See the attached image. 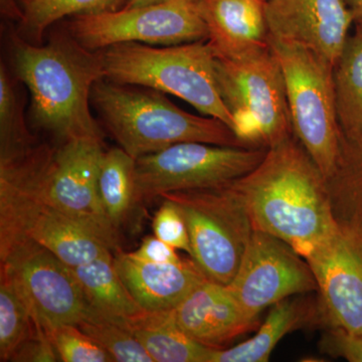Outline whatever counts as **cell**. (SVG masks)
Wrapping results in <instances>:
<instances>
[{"label": "cell", "instance_id": "d4e9b609", "mask_svg": "<svg viewBox=\"0 0 362 362\" xmlns=\"http://www.w3.org/2000/svg\"><path fill=\"white\" fill-rule=\"evenodd\" d=\"M21 11L16 33L32 44H42L45 33L51 25L80 14L116 11L126 0H16Z\"/></svg>", "mask_w": 362, "mask_h": 362}, {"label": "cell", "instance_id": "7a4b0ae2", "mask_svg": "<svg viewBox=\"0 0 362 362\" xmlns=\"http://www.w3.org/2000/svg\"><path fill=\"white\" fill-rule=\"evenodd\" d=\"M14 76L30 90L33 125L57 143L80 138L103 140L90 110V94L104 78L99 52L86 49L66 32L35 45L11 35Z\"/></svg>", "mask_w": 362, "mask_h": 362}, {"label": "cell", "instance_id": "2e32d148", "mask_svg": "<svg viewBox=\"0 0 362 362\" xmlns=\"http://www.w3.org/2000/svg\"><path fill=\"white\" fill-rule=\"evenodd\" d=\"M171 311L185 334L211 349H221L258 326V321L246 315L228 286L209 279Z\"/></svg>", "mask_w": 362, "mask_h": 362}, {"label": "cell", "instance_id": "e575fe53", "mask_svg": "<svg viewBox=\"0 0 362 362\" xmlns=\"http://www.w3.org/2000/svg\"><path fill=\"white\" fill-rule=\"evenodd\" d=\"M354 18V23L362 18V0H343Z\"/></svg>", "mask_w": 362, "mask_h": 362}, {"label": "cell", "instance_id": "4316f807", "mask_svg": "<svg viewBox=\"0 0 362 362\" xmlns=\"http://www.w3.org/2000/svg\"><path fill=\"white\" fill-rule=\"evenodd\" d=\"M16 76L0 66V160L14 158L37 144L30 132L23 113V102L16 87Z\"/></svg>", "mask_w": 362, "mask_h": 362}, {"label": "cell", "instance_id": "d6986e66", "mask_svg": "<svg viewBox=\"0 0 362 362\" xmlns=\"http://www.w3.org/2000/svg\"><path fill=\"white\" fill-rule=\"evenodd\" d=\"M318 320L324 321L320 303L287 298L272 306L254 337L230 349H214L209 362L269 361L283 337Z\"/></svg>", "mask_w": 362, "mask_h": 362}, {"label": "cell", "instance_id": "7402d4cb", "mask_svg": "<svg viewBox=\"0 0 362 362\" xmlns=\"http://www.w3.org/2000/svg\"><path fill=\"white\" fill-rule=\"evenodd\" d=\"M73 270L84 290L88 303L95 310L126 320L144 311L124 284L112 255L76 267Z\"/></svg>", "mask_w": 362, "mask_h": 362}, {"label": "cell", "instance_id": "4fadbf2b", "mask_svg": "<svg viewBox=\"0 0 362 362\" xmlns=\"http://www.w3.org/2000/svg\"><path fill=\"white\" fill-rule=\"evenodd\" d=\"M251 320L293 295L317 291L308 262L284 240L254 230L239 270L228 285Z\"/></svg>", "mask_w": 362, "mask_h": 362}, {"label": "cell", "instance_id": "1f68e13d", "mask_svg": "<svg viewBox=\"0 0 362 362\" xmlns=\"http://www.w3.org/2000/svg\"><path fill=\"white\" fill-rule=\"evenodd\" d=\"M11 361L56 362L59 361V358L49 333L47 330H42L23 343L14 354Z\"/></svg>", "mask_w": 362, "mask_h": 362}, {"label": "cell", "instance_id": "603a6c76", "mask_svg": "<svg viewBox=\"0 0 362 362\" xmlns=\"http://www.w3.org/2000/svg\"><path fill=\"white\" fill-rule=\"evenodd\" d=\"M335 102L341 134L362 135V37L350 35L333 66Z\"/></svg>", "mask_w": 362, "mask_h": 362}, {"label": "cell", "instance_id": "74e56055", "mask_svg": "<svg viewBox=\"0 0 362 362\" xmlns=\"http://www.w3.org/2000/svg\"><path fill=\"white\" fill-rule=\"evenodd\" d=\"M354 25H356V33H358V35H361L362 37V18L361 20L356 21Z\"/></svg>", "mask_w": 362, "mask_h": 362}, {"label": "cell", "instance_id": "4dcf8cb0", "mask_svg": "<svg viewBox=\"0 0 362 362\" xmlns=\"http://www.w3.org/2000/svg\"><path fill=\"white\" fill-rule=\"evenodd\" d=\"M323 354L341 357L350 362H362V332H349L329 327L319 342Z\"/></svg>", "mask_w": 362, "mask_h": 362}, {"label": "cell", "instance_id": "ac0fdd59", "mask_svg": "<svg viewBox=\"0 0 362 362\" xmlns=\"http://www.w3.org/2000/svg\"><path fill=\"white\" fill-rule=\"evenodd\" d=\"M216 56L237 57L270 45L262 0H197Z\"/></svg>", "mask_w": 362, "mask_h": 362}, {"label": "cell", "instance_id": "9c48e42d", "mask_svg": "<svg viewBox=\"0 0 362 362\" xmlns=\"http://www.w3.org/2000/svg\"><path fill=\"white\" fill-rule=\"evenodd\" d=\"M266 148L178 143L136 159V204L168 192L226 185L251 173L263 160Z\"/></svg>", "mask_w": 362, "mask_h": 362}, {"label": "cell", "instance_id": "d6a6232c", "mask_svg": "<svg viewBox=\"0 0 362 362\" xmlns=\"http://www.w3.org/2000/svg\"><path fill=\"white\" fill-rule=\"evenodd\" d=\"M135 258L156 264H180L183 259L178 256L175 247L166 244L156 235H149L142 240L136 251L131 252Z\"/></svg>", "mask_w": 362, "mask_h": 362}, {"label": "cell", "instance_id": "8fae6325", "mask_svg": "<svg viewBox=\"0 0 362 362\" xmlns=\"http://www.w3.org/2000/svg\"><path fill=\"white\" fill-rule=\"evenodd\" d=\"M28 239L76 268L112 250L92 233L42 202L16 173L0 166V247Z\"/></svg>", "mask_w": 362, "mask_h": 362}, {"label": "cell", "instance_id": "6da1fadb", "mask_svg": "<svg viewBox=\"0 0 362 362\" xmlns=\"http://www.w3.org/2000/svg\"><path fill=\"white\" fill-rule=\"evenodd\" d=\"M230 185L254 230L284 240L303 258L338 230L325 176L294 135Z\"/></svg>", "mask_w": 362, "mask_h": 362}, {"label": "cell", "instance_id": "484cf974", "mask_svg": "<svg viewBox=\"0 0 362 362\" xmlns=\"http://www.w3.org/2000/svg\"><path fill=\"white\" fill-rule=\"evenodd\" d=\"M45 330L35 320L13 281L1 271L0 279V361H11L23 343Z\"/></svg>", "mask_w": 362, "mask_h": 362}, {"label": "cell", "instance_id": "9a60e30c", "mask_svg": "<svg viewBox=\"0 0 362 362\" xmlns=\"http://www.w3.org/2000/svg\"><path fill=\"white\" fill-rule=\"evenodd\" d=\"M305 259L315 277L324 321L362 332V257L351 239L338 228Z\"/></svg>", "mask_w": 362, "mask_h": 362}, {"label": "cell", "instance_id": "f546056e", "mask_svg": "<svg viewBox=\"0 0 362 362\" xmlns=\"http://www.w3.org/2000/svg\"><path fill=\"white\" fill-rule=\"evenodd\" d=\"M160 199L161 206L156 211L152 223L154 235L176 250L190 255L189 233L182 214L175 202L166 199Z\"/></svg>", "mask_w": 362, "mask_h": 362}, {"label": "cell", "instance_id": "3957f363", "mask_svg": "<svg viewBox=\"0 0 362 362\" xmlns=\"http://www.w3.org/2000/svg\"><path fill=\"white\" fill-rule=\"evenodd\" d=\"M90 104L105 129L135 160L178 143L247 147L218 119L188 113L150 88L103 78L93 87Z\"/></svg>", "mask_w": 362, "mask_h": 362}, {"label": "cell", "instance_id": "cb8c5ba5", "mask_svg": "<svg viewBox=\"0 0 362 362\" xmlns=\"http://www.w3.org/2000/svg\"><path fill=\"white\" fill-rule=\"evenodd\" d=\"M136 160L121 147L105 150L99 170V194L107 218L119 230L135 201Z\"/></svg>", "mask_w": 362, "mask_h": 362}, {"label": "cell", "instance_id": "8992f818", "mask_svg": "<svg viewBox=\"0 0 362 362\" xmlns=\"http://www.w3.org/2000/svg\"><path fill=\"white\" fill-rule=\"evenodd\" d=\"M214 75L245 146L268 149L293 135L284 77L271 45L230 58L214 54Z\"/></svg>", "mask_w": 362, "mask_h": 362}, {"label": "cell", "instance_id": "f35d334b", "mask_svg": "<svg viewBox=\"0 0 362 362\" xmlns=\"http://www.w3.org/2000/svg\"><path fill=\"white\" fill-rule=\"evenodd\" d=\"M262 1L267 2L268 0H262Z\"/></svg>", "mask_w": 362, "mask_h": 362}, {"label": "cell", "instance_id": "83f0119b", "mask_svg": "<svg viewBox=\"0 0 362 362\" xmlns=\"http://www.w3.org/2000/svg\"><path fill=\"white\" fill-rule=\"evenodd\" d=\"M77 326L117 362H154L136 338L126 319L105 315L90 306Z\"/></svg>", "mask_w": 362, "mask_h": 362}, {"label": "cell", "instance_id": "30bf717a", "mask_svg": "<svg viewBox=\"0 0 362 362\" xmlns=\"http://www.w3.org/2000/svg\"><path fill=\"white\" fill-rule=\"evenodd\" d=\"M64 30L90 51L123 42L176 45L207 40L197 0L122 7L103 13L80 14L66 21Z\"/></svg>", "mask_w": 362, "mask_h": 362}, {"label": "cell", "instance_id": "836d02e7", "mask_svg": "<svg viewBox=\"0 0 362 362\" xmlns=\"http://www.w3.org/2000/svg\"><path fill=\"white\" fill-rule=\"evenodd\" d=\"M2 16L8 20L20 21L21 11L16 0H0Z\"/></svg>", "mask_w": 362, "mask_h": 362}, {"label": "cell", "instance_id": "ba28073f", "mask_svg": "<svg viewBox=\"0 0 362 362\" xmlns=\"http://www.w3.org/2000/svg\"><path fill=\"white\" fill-rule=\"evenodd\" d=\"M189 233L190 257L209 280L228 286L239 270L254 228L246 206L230 182L218 187L168 192Z\"/></svg>", "mask_w": 362, "mask_h": 362}, {"label": "cell", "instance_id": "f1b7e54d", "mask_svg": "<svg viewBox=\"0 0 362 362\" xmlns=\"http://www.w3.org/2000/svg\"><path fill=\"white\" fill-rule=\"evenodd\" d=\"M59 361L114 362L113 357L77 325L64 324L47 330Z\"/></svg>", "mask_w": 362, "mask_h": 362}, {"label": "cell", "instance_id": "5b68a950", "mask_svg": "<svg viewBox=\"0 0 362 362\" xmlns=\"http://www.w3.org/2000/svg\"><path fill=\"white\" fill-rule=\"evenodd\" d=\"M98 52L107 80L180 98L233 131L232 114L216 85L214 54L207 40L168 47L123 42Z\"/></svg>", "mask_w": 362, "mask_h": 362}, {"label": "cell", "instance_id": "8d00e7d4", "mask_svg": "<svg viewBox=\"0 0 362 362\" xmlns=\"http://www.w3.org/2000/svg\"><path fill=\"white\" fill-rule=\"evenodd\" d=\"M345 235H346V233H345ZM349 238H350V239H351L352 242H354V244L356 245L357 251L359 252V254H361V256L362 257V239H356V238H352V237H349Z\"/></svg>", "mask_w": 362, "mask_h": 362}, {"label": "cell", "instance_id": "ffe728a7", "mask_svg": "<svg viewBox=\"0 0 362 362\" xmlns=\"http://www.w3.org/2000/svg\"><path fill=\"white\" fill-rule=\"evenodd\" d=\"M326 182L338 228L362 239V135L341 134L337 163Z\"/></svg>", "mask_w": 362, "mask_h": 362}, {"label": "cell", "instance_id": "d590c367", "mask_svg": "<svg viewBox=\"0 0 362 362\" xmlns=\"http://www.w3.org/2000/svg\"><path fill=\"white\" fill-rule=\"evenodd\" d=\"M165 1H168V0H126L124 7L149 6V4H160V2Z\"/></svg>", "mask_w": 362, "mask_h": 362}, {"label": "cell", "instance_id": "5bb4252c", "mask_svg": "<svg viewBox=\"0 0 362 362\" xmlns=\"http://www.w3.org/2000/svg\"><path fill=\"white\" fill-rule=\"evenodd\" d=\"M269 39L306 47L334 66L354 18L343 0H268Z\"/></svg>", "mask_w": 362, "mask_h": 362}, {"label": "cell", "instance_id": "277c9868", "mask_svg": "<svg viewBox=\"0 0 362 362\" xmlns=\"http://www.w3.org/2000/svg\"><path fill=\"white\" fill-rule=\"evenodd\" d=\"M103 140L80 138L57 146L37 144L0 166L13 170L42 202L58 209L101 240L118 247V230L107 218L99 194Z\"/></svg>", "mask_w": 362, "mask_h": 362}, {"label": "cell", "instance_id": "44dd1931", "mask_svg": "<svg viewBox=\"0 0 362 362\" xmlns=\"http://www.w3.org/2000/svg\"><path fill=\"white\" fill-rule=\"evenodd\" d=\"M128 324L154 362H209L216 349L185 334L171 310H144Z\"/></svg>", "mask_w": 362, "mask_h": 362}, {"label": "cell", "instance_id": "52a82bcc", "mask_svg": "<svg viewBox=\"0 0 362 362\" xmlns=\"http://www.w3.org/2000/svg\"><path fill=\"white\" fill-rule=\"evenodd\" d=\"M284 77L293 135L327 178L339 153L341 130L333 66L300 45L270 40Z\"/></svg>", "mask_w": 362, "mask_h": 362}, {"label": "cell", "instance_id": "e0dca14e", "mask_svg": "<svg viewBox=\"0 0 362 362\" xmlns=\"http://www.w3.org/2000/svg\"><path fill=\"white\" fill-rule=\"evenodd\" d=\"M114 263L128 291L145 311L173 310L207 279L194 261L150 263L131 252H119Z\"/></svg>", "mask_w": 362, "mask_h": 362}, {"label": "cell", "instance_id": "7c38bea8", "mask_svg": "<svg viewBox=\"0 0 362 362\" xmlns=\"http://www.w3.org/2000/svg\"><path fill=\"white\" fill-rule=\"evenodd\" d=\"M1 271L13 281L35 320L45 330L78 325L90 308L71 267L32 240L0 247Z\"/></svg>", "mask_w": 362, "mask_h": 362}]
</instances>
